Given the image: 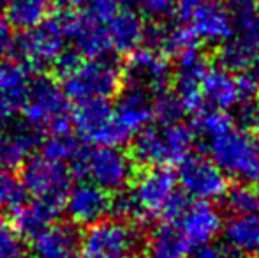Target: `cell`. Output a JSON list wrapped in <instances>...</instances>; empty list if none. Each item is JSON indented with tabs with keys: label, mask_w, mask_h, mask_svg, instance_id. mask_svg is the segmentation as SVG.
<instances>
[{
	"label": "cell",
	"mask_w": 259,
	"mask_h": 258,
	"mask_svg": "<svg viewBox=\"0 0 259 258\" xmlns=\"http://www.w3.org/2000/svg\"><path fill=\"white\" fill-rule=\"evenodd\" d=\"M210 159L226 177L242 184L259 182V140L233 124L226 112H201L194 124Z\"/></svg>",
	"instance_id": "obj_1"
},
{
	"label": "cell",
	"mask_w": 259,
	"mask_h": 258,
	"mask_svg": "<svg viewBox=\"0 0 259 258\" xmlns=\"http://www.w3.org/2000/svg\"><path fill=\"white\" fill-rule=\"evenodd\" d=\"M184 205L177 175L169 166H145L143 172L133 177L129 191L111 193V212L116 217L173 221Z\"/></svg>",
	"instance_id": "obj_2"
},
{
	"label": "cell",
	"mask_w": 259,
	"mask_h": 258,
	"mask_svg": "<svg viewBox=\"0 0 259 258\" xmlns=\"http://www.w3.org/2000/svg\"><path fill=\"white\" fill-rule=\"evenodd\" d=\"M233 34L222 43L221 62L233 72L259 71V0H229Z\"/></svg>",
	"instance_id": "obj_3"
},
{
	"label": "cell",
	"mask_w": 259,
	"mask_h": 258,
	"mask_svg": "<svg viewBox=\"0 0 259 258\" xmlns=\"http://www.w3.org/2000/svg\"><path fill=\"white\" fill-rule=\"evenodd\" d=\"M194 140V131L180 121L150 124L134 136L133 161L141 166L178 165L192 152Z\"/></svg>",
	"instance_id": "obj_4"
},
{
	"label": "cell",
	"mask_w": 259,
	"mask_h": 258,
	"mask_svg": "<svg viewBox=\"0 0 259 258\" xmlns=\"http://www.w3.org/2000/svg\"><path fill=\"white\" fill-rule=\"evenodd\" d=\"M60 78V87L69 101L81 103L90 99L115 97L122 89V67L109 55L79 59Z\"/></svg>",
	"instance_id": "obj_5"
},
{
	"label": "cell",
	"mask_w": 259,
	"mask_h": 258,
	"mask_svg": "<svg viewBox=\"0 0 259 258\" xmlns=\"http://www.w3.org/2000/svg\"><path fill=\"white\" fill-rule=\"evenodd\" d=\"M23 119L42 134L67 133L72 128L71 101L60 83L46 75H34L21 106Z\"/></svg>",
	"instance_id": "obj_6"
},
{
	"label": "cell",
	"mask_w": 259,
	"mask_h": 258,
	"mask_svg": "<svg viewBox=\"0 0 259 258\" xmlns=\"http://www.w3.org/2000/svg\"><path fill=\"white\" fill-rule=\"evenodd\" d=\"M72 175L94 182L108 193H116L129 186L134 177V161L118 145L83 147L69 165Z\"/></svg>",
	"instance_id": "obj_7"
},
{
	"label": "cell",
	"mask_w": 259,
	"mask_h": 258,
	"mask_svg": "<svg viewBox=\"0 0 259 258\" xmlns=\"http://www.w3.org/2000/svg\"><path fill=\"white\" fill-rule=\"evenodd\" d=\"M20 168V184L25 195L64 209L65 195L74 179L69 165L45 154H32Z\"/></svg>",
	"instance_id": "obj_8"
},
{
	"label": "cell",
	"mask_w": 259,
	"mask_h": 258,
	"mask_svg": "<svg viewBox=\"0 0 259 258\" xmlns=\"http://www.w3.org/2000/svg\"><path fill=\"white\" fill-rule=\"evenodd\" d=\"M141 244L138 228L122 217H103L81 235V258H133Z\"/></svg>",
	"instance_id": "obj_9"
},
{
	"label": "cell",
	"mask_w": 259,
	"mask_h": 258,
	"mask_svg": "<svg viewBox=\"0 0 259 258\" xmlns=\"http://www.w3.org/2000/svg\"><path fill=\"white\" fill-rule=\"evenodd\" d=\"M64 48L65 38L60 16L57 13L50 14L35 27L25 28L18 35H14L11 55L27 64L32 71H42L46 67H52Z\"/></svg>",
	"instance_id": "obj_10"
},
{
	"label": "cell",
	"mask_w": 259,
	"mask_h": 258,
	"mask_svg": "<svg viewBox=\"0 0 259 258\" xmlns=\"http://www.w3.org/2000/svg\"><path fill=\"white\" fill-rule=\"evenodd\" d=\"M175 16L198 43L222 45L233 34L231 14L221 0H177Z\"/></svg>",
	"instance_id": "obj_11"
},
{
	"label": "cell",
	"mask_w": 259,
	"mask_h": 258,
	"mask_svg": "<svg viewBox=\"0 0 259 258\" xmlns=\"http://www.w3.org/2000/svg\"><path fill=\"white\" fill-rule=\"evenodd\" d=\"M201 99L203 104L219 112H228L233 108H243L252 103L256 96V82L249 72L235 75L224 65L206 67L201 78Z\"/></svg>",
	"instance_id": "obj_12"
},
{
	"label": "cell",
	"mask_w": 259,
	"mask_h": 258,
	"mask_svg": "<svg viewBox=\"0 0 259 258\" xmlns=\"http://www.w3.org/2000/svg\"><path fill=\"white\" fill-rule=\"evenodd\" d=\"M64 30L65 46L74 50L79 57H103L111 53L106 21L92 16L87 11L62 9L58 13Z\"/></svg>",
	"instance_id": "obj_13"
},
{
	"label": "cell",
	"mask_w": 259,
	"mask_h": 258,
	"mask_svg": "<svg viewBox=\"0 0 259 258\" xmlns=\"http://www.w3.org/2000/svg\"><path fill=\"white\" fill-rule=\"evenodd\" d=\"M71 122L83 141L92 145H122V136L113 115V104L106 99H90L71 108Z\"/></svg>",
	"instance_id": "obj_14"
},
{
	"label": "cell",
	"mask_w": 259,
	"mask_h": 258,
	"mask_svg": "<svg viewBox=\"0 0 259 258\" xmlns=\"http://www.w3.org/2000/svg\"><path fill=\"white\" fill-rule=\"evenodd\" d=\"M177 182L185 195L198 202H213L228 191V177L205 156L189 154L178 163Z\"/></svg>",
	"instance_id": "obj_15"
},
{
	"label": "cell",
	"mask_w": 259,
	"mask_h": 258,
	"mask_svg": "<svg viewBox=\"0 0 259 258\" xmlns=\"http://www.w3.org/2000/svg\"><path fill=\"white\" fill-rule=\"evenodd\" d=\"M122 76L129 87H136L155 96L157 92L166 89V83L169 80L166 53L154 46L152 48L140 46L129 53V60L122 69Z\"/></svg>",
	"instance_id": "obj_16"
},
{
	"label": "cell",
	"mask_w": 259,
	"mask_h": 258,
	"mask_svg": "<svg viewBox=\"0 0 259 258\" xmlns=\"http://www.w3.org/2000/svg\"><path fill=\"white\" fill-rule=\"evenodd\" d=\"M177 67H175V87L173 96L180 103L184 114H199L203 108L201 99V78L205 75L208 64L198 46L178 53Z\"/></svg>",
	"instance_id": "obj_17"
},
{
	"label": "cell",
	"mask_w": 259,
	"mask_h": 258,
	"mask_svg": "<svg viewBox=\"0 0 259 258\" xmlns=\"http://www.w3.org/2000/svg\"><path fill=\"white\" fill-rule=\"evenodd\" d=\"M64 210L76 227H89L111 212V193L94 182L79 179L69 188L64 200Z\"/></svg>",
	"instance_id": "obj_18"
},
{
	"label": "cell",
	"mask_w": 259,
	"mask_h": 258,
	"mask_svg": "<svg viewBox=\"0 0 259 258\" xmlns=\"http://www.w3.org/2000/svg\"><path fill=\"white\" fill-rule=\"evenodd\" d=\"M116 96L118 99L113 104V115L122 136L129 141L154 121V96L129 85L123 90L120 89Z\"/></svg>",
	"instance_id": "obj_19"
},
{
	"label": "cell",
	"mask_w": 259,
	"mask_h": 258,
	"mask_svg": "<svg viewBox=\"0 0 259 258\" xmlns=\"http://www.w3.org/2000/svg\"><path fill=\"white\" fill-rule=\"evenodd\" d=\"M173 221L191 248L210 244L222 232V216L210 202H198L184 205Z\"/></svg>",
	"instance_id": "obj_20"
},
{
	"label": "cell",
	"mask_w": 259,
	"mask_h": 258,
	"mask_svg": "<svg viewBox=\"0 0 259 258\" xmlns=\"http://www.w3.org/2000/svg\"><path fill=\"white\" fill-rule=\"evenodd\" d=\"M30 241V258H79L81 234L71 221H53Z\"/></svg>",
	"instance_id": "obj_21"
},
{
	"label": "cell",
	"mask_w": 259,
	"mask_h": 258,
	"mask_svg": "<svg viewBox=\"0 0 259 258\" xmlns=\"http://www.w3.org/2000/svg\"><path fill=\"white\" fill-rule=\"evenodd\" d=\"M45 134L27 121H9L0 129V166L7 170L20 168L27 158L41 145Z\"/></svg>",
	"instance_id": "obj_22"
},
{
	"label": "cell",
	"mask_w": 259,
	"mask_h": 258,
	"mask_svg": "<svg viewBox=\"0 0 259 258\" xmlns=\"http://www.w3.org/2000/svg\"><path fill=\"white\" fill-rule=\"evenodd\" d=\"M34 72L14 57L0 64V112L4 115L13 117L21 112Z\"/></svg>",
	"instance_id": "obj_23"
},
{
	"label": "cell",
	"mask_w": 259,
	"mask_h": 258,
	"mask_svg": "<svg viewBox=\"0 0 259 258\" xmlns=\"http://www.w3.org/2000/svg\"><path fill=\"white\" fill-rule=\"evenodd\" d=\"M106 30L111 52L129 55L136 48H140L145 41V27L141 16L136 11L131 9H116L111 16L106 20Z\"/></svg>",
	"instance_id": "obj_24"
},
{
	"label": "cell",
	"mask_w": 259,
	"mask_h": 258,
	"mask_svg": "<svg viewBox=\"0 0 259 258\" xmlns=\"http://www.w3.org/2000/svg\"><path fill=\"white\" fill-rule=\"evenodd\" d=\"M60 210L62 209L57 205H52V203L35 198L28 200L27 196L20 205H16L11 210V214H13V223L11 225H13V228L20 237L32 239L42 228H46L53 221H57Z\"/></svg>",
	"instance_id": "obj_25"
},
{
	"label": "cell",
	"mask_w": 259,
	"mask_h": 258,
	"mask_svg": "<svg viewBox=\"0 0 259 258\" xmlns=\"http://www.w3.org/2000/svg\"><path fill=\"white\" fill-rule=\"evenodd\" d=\"M222 230L226 246L233 253L245 258H259V210L233 216Z\"/></svg>",
	"instance_id": "obj_26"
},
{
	"label": "cell",
	"mask_w": 259,
	"mask_h": 258,
	"mask_svg": "<svg viewBox=\"0 0 259 258\" xmlns=\"http://www.w3.org/2000/svg\"><path fill=\"white\" fill-rule=\"evenodd\" d=\"M52 0H7L4 13L13 28H30L52 14Z\"/></svg>",
	"instance_id": "obj_27"
},
{
	"label": "cell",
	"mask_w": 259,
	"mask_h": 258,
	"mask_svg": "<svg viewBox=\"0 0 259 258\" xmlns=\"http://www.w3.org/2000/svg\"><path fill=\"white\" fill-rule=\"evenodd\" d=\"M191 249L177 225L164 223L152 234L148 242V258H189Z\"/></svg>",
	"instance_id": "obj_28"
},
{
	"label": "cell",
	"mask_w": 259,
	"mask_h": 258,
	"mask_svg": "<svg viewBox=\"0 0 259 258\" xmlns=\"http://www.w3.org/2000/svg\"><path fill=\"white\" fill-rule=\"evenodd\" d=\"M85 143L81 138H76L71 131L57 134H46V138L41 140V154L48 156L55 161H62L65 165H71L79 152L83 151Z\"/></svg>",
	"instance_id": "obj_29"
},
{
	"label": "cell",
	"mask_w": 259,
	"mask_h": 258,
	"mask_svg": "<svg viewBox=\"0 0 259 258\" xmlns=\"http://www.w3.org/2000/svg\"><path fill=\"white\" fill-rule=\"evenodd\" d=\"M226 205L235 216L238 214H250L259 210V193L250 184H242L235 186L231 191H226Z\"/></svg>",
	"instance_id": "obj_30"
},
{
	"label": "cell",
	"mask_w": 259,
	"mask_h": 258,
	"mask_svg": "<svg viewBox=\"0 0 259 258\" xmlns=\"http://www.w3.org/2000/svg\"><path fill=\"white\" fill-rule=\"evenodd\" d=\"M27 198L20 180L13 175V170L0 166V210H13Z\"/></svg>",
	"instance_id": "obj_31"
},
{
	"label": "cell",
	"mask_w": 259,
	"mask_h": 258,
	"mask_svg": "<svg viewBox=\"0 0 259 258\" xmlns=\"http://www.w3.org/2000/svg\"><path fill=\"white\" fill-rule=\"evenodd\" d=\"M0 258H25L21 237L2 214H0Z\"/></svg>",
	"instance_id": "obj_32"
},
{
	"label": "cell",
	"mask_w": 259,
	"mask_h": 258,
	"mask_svg": "<svg viewBox=\"0 0 259 258\" xmlns=\"http://www.w3.org/2000/svg\"><path fill=\"white\" fill-rule=\"evenodd\" d=\"M177 0H141V14L154 23H166L175 16Z\"/></svg>",
	"instance_id": "obj_33"
},
{
	"label": "cell",
	"mask_w": 259,
	"mask_h": 258,
	"mask_svg": "<svg viewBox=\"0 0 259 258\" xmlns=\"http://www.w3.org/2000/svg\"><path fill=\"white\" fill-rule=\"evenodd\" d=\"M120 0H85V11L92 16L106 21L116 9H118Z\"/></svg>",
	"instance_id": "obj_34"
},
{
	"label": "cell",
	"mask_w": 259,
	"mask_h": 258,
	"mask_svg": "<svg viewBox=\"0 0 259 258\" xmlns=\"http://www.w3.org/2000/svg\"><path fill=\"white\" fill-rule=\"evenodd\" d=\"M13 41H14L13 27H11L6 18H0V59H4V57L11 53Z\"/></svg>",
	"instance_id": "obj_35"
},
{
	"label": "cell",
	"mask_w": 259,
	"mask_h": 258,
	"mask_svg": "<svg viewBox=\"0 0 259 258\" xmlns=\"http://www.w3.org/2000/svg\"><path fill=\"white\" fill-rule=\"evenodd\" d=\"M192 258H226V253L210 242V244L198 246L196 251L192 253Z\"/></svg>",
	"instance_id": "obj_36"
},
{
	"label": "cell",
	"mask_w": 259,
	"mask_h": 258,
	"mask_svg": "<svg viewBox=\"0 0 259 258\" xmlns=\"http://www.w3.org/2000/svg\"><path fill=\"white\" fill-rule=\"evenodd\" d=\"M53 4H57L62 9H78L85 4V0H52Z\"/></svg>",
	"instance_id": "obj_37"
},
{
	"label": "cell",
	"mask_w": 259,
	"mask_h": 258,
	"mask_svg": "<svg viewBox=\"0 0 259 258\" xmlns=\"http://www.w3.org/2000/svg\"><path fill=\"white\" fill-rule=\"evenodd\" d=\"M249 121H250V124H252V128H254V136L259 140V114H252L249 117Z\"/></svg>",
	"instance_id": "obj_38"
},
{
	"label": "cell",
	"mask_w": 259,
	"mask_h": 258,
	"mask_svg": "<svg viewBox=\"0 0 259 258\" xmlns=\"http://www.w3.org/2000/svg\"><path fill=\"white\" fill-rule=\"evenodd\" d=\"M9 119H13V117H7V115H4L2 112H0V129L4 128V124H6V122L9 121Z\"/></svg>",
	"instance_id": "obj_39"
},
{
	"label": "cell",
	"mask_w": 259,
	"mask_h": 258,
	"mask_svg": "<svg viewBox=\"0 0 259 258\" xmlns=\"http://www.w3.org/2000/svg\"><path fill=\"white\" fill-rule=\"evenodd\" d=\"M6 2H7V0H0V13H4V7H6Z\"/></svg>",
	"instance_id": "obj_40"
},
{
	"label": "cell",
	"mask_w": 259,
	"mask_h": 258,
	"mask_svg": "<svg viewBox=\"0 0 259 258\" xmlns=\"http://www.w3.org/2000/svg\"><path fill=\"white\" fill-rule=\"evenodd\" d=\"M256 96H257V99H259V82L256 83Z\"/></svg>",
	"instance_id": "obj_41"
}]
</instances>
